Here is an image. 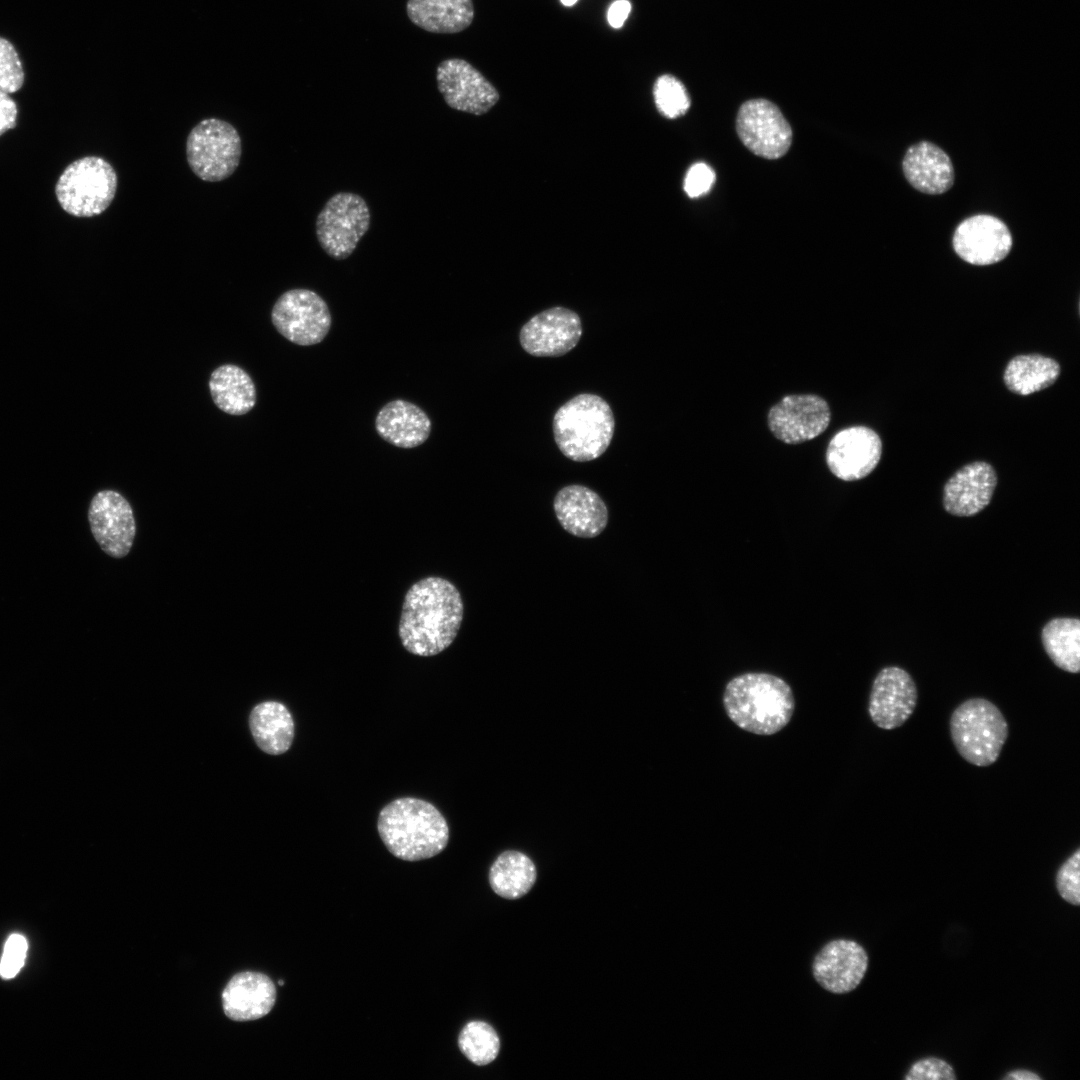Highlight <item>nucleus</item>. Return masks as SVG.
Returning a JSON list of instances; mask_svg holds the SVG:
<instances>
[{
    "label": "nucleus",
    "mask_w": 1080,
    "mask_h": 1080,
    "mask_svg": "<svg viewBox=\"0 0 1080 1080\" xmlns=\"http://www.w3.org/2000/svg\"><path fill=\"white\" fill-rule=\"evenodd\" d=\"M458 589L441 577H426L407 591L399 621L403 647L418 656H433L448 648L463 620Z\"/></svg>",
    "instance_id": "f257e3e1"
},
{
    "label": "nucleus",
    "mask_w": 1080,
    "mask_h": 1080,
    "mask_svg": "<svg viewBox=\"0 0 1080 1080\" xmlns=\"http://www.w3.org/2000/svg\"><path fill=\"white\" fill-rule=\"evenodd\" d=\"M377 828L390 853L405 861L431 858L444 850L449 839V827L440 811L414 797L388 803L379 813Z\"/></svg>",
    "instance_id": "f03ea898"
},
{
    "label": "nucleus",
    "mask_w": 1080,
    "mask_h": 1080,
    "mask_svg": "<svg viewBox=\"0 0 1080 1080\" xmlns=\"http://www.w3.org/2000/svg\"><path fill=\"white\" fill-rule=\"evenodd\" d=\"M728 717L741 729L772 735L784 728L794 711L790 686L768 673H745L728 682L723 694Z\"/></svg>",
    "instance_id": "7ed1b4c3"
},
{
    "label": "nucleus",
    "mask_w": 1080,
    "mask_h": 1080,
    "mask_svg": "<svg viewBox=\"0 0 1080 1080\" xmlns=\"http://www.w3.org/2000/svg\"><path fill=\"white\" fill-rule=\"evenodd\" d=\"M614 430L609 404L591 393L574 396L553 417V435L559 450L576 462L600 457L609 447Z\"/></svg>",
    "instance_id": "20e7f679"
},
{
    "label": "nucleus",
    "mask_w": 1080,
    "mask_h": 1080,
    "mask_svg": "<svg viewBox=\"0 0 1080 1080\" xmlns=\"http://www.w3.org/2000/svg\"><path fill=\"white\" fill-rule=\"evenodd\" d=\"M950 735L959 755L968 763L986 767L997 761L1008 737V723L991 701L974 697L951 714Z\"/></svg>",
    "instance_id": "39448f33"
},
{
    "label": "nucleus",
    "mask_w": 1080,
    "mask_h": 1080,
    "mask_svg": "<svg viewBox=\"0 0 1080 1080\" xmlns=\"http://www.w3.org/2000/svg\"><path fill=\"white\" fill-rule=\"evenodd\" d=\"M117 174L101 157L87 156L71 163L59 177L56 196L60 206L76 217H93L112 203Z\"/></svg>",
    "instance_id": "423d86ee"
},
{
    "label": "nucleus",
    "mask_w": 1080,
    "mask_h": 1080,
    "mask_svg": "<svg viewBox=\"0 0 1080 1080\" xmlns=\"http://www.w3.org/2000/svg\"><path fill=\"white\" fill-rule=\"evenodd\" d=\"M241 138L229 122L207 118L188 134L186 157L192 172L201 180L222 181L237 169L241 158Z\"/></svg>",
    "instance_id": "0eeeda50"
},
{
    "label": "nucleus",
    "mask_w": 1080,
    "mask_h": 1080,
    "mask_svg": "<svg viewBox=\"0 0 1080 1080\" xmlns=\"http://www.w3.org/2000/svg\"><path fill=\"white\" fill-rule=\"evenodd\" d=\"M370 211L358 194L340 192L323 206L316 219V236L322 249L332 258L350 256L368 231Z\"/></svg>",
    "instance_id": "6e6552de"
},
{
    "label": "nucleus",
    "mask_w": 1080,
    "mask_h": 1080,
    "mask_svg": "<svg viewBox=\"0 0 1080 1080\" xmlns=\"http://www.w3.org/2000/svg\"><path fill=\"white\" fill-rule=\"evenodd\" d=\"M271 320L278 333L300 346L322 342L332 324L325 300L305 288H295L281 294L272 307Z\"/></svg>",
    "instance_id": "1a4fd4ad"
},
{
    "label": "nucleus",
    "mask_w": 1080,
    "mask_h": 1080,
    "mask_svg": "<svg viewBox=\"0 0 1080 1080\" xmlns=\"http://www.w3.org/2000/svg\"><path fill=\"white\" fill-rule=\"evenodd\" d=\"M736 131L748 150L765 159L783 157L792 144L790 124L774 103L762 98L740 106Z\"/></svg>",
    "instance_id": "9d476101"
},
{
    "label": "nucleus",
    "mask_w": 1080,
    "mask_h": 1080,
    "mask_svg": "<svg viewBox=\"0 0 1080 1080\" xmlns=\"http://www.w3.org/2000/svg\"><path fill=\"white\" fill-rule=\"evenodd\" d=\"M436 79L445 102L455 110L483 115L500 98L494 85L463 59L442 61L437 67Z\"/></svg>",
    "instance_id": "9b49d317"
},
{
    "label": "nucleus",
    "mask_w": 1080,
    "mask_h": 1080,
    "mask_svg": "<svg viewBox=\"0 0 1080 1080\" xmlns=\"http://www.w3.org/2000/svg\"><path fill=\"white\" fill-rule=\"evenodd\" d=\"M831 418L828 403L814 394L788 395L768 413L773 435L786 444H799L823 433Z\"/></svg>",
    "instance_id": "f8f14e48"
},
{
    "label": "nucleus",
    "mask_w": 1080,
    "mask_h": 1080,
    "mask_svg": "<svg viewBox=\"0 0 1080 1080\" xmlns=\"http://www.w3.org/2000/svg\"><path fill=\"white\" fill-rule=\"evenodd\" d=\"M582 335L579 315L564 307H552L530 318L521 328L522 348L536 357H559L571 351Z\"/></svg>",
    "instance_id": "ddd939ff"
},
{
    "label": "nucleus",
    "mask_w": 1080,
    "mask_h": 1080,
    "mask_svg": "<svg viewBox=\"0 0 1080 1080\" xmlns=\"http://www.w3.org/2000/svg\"><path fill=\"white\" fill-rule=\"evenodd\" d=\"M918 693L911 675L897 666L881 669L876 675L868 703L873 723L881 729L902 726L913 714Z\"/></svg>",
    "instance_id": "4468645a"
},
{
    "label": "nucleus",
    "mask_w": 1080,
    "mask_h": 1080,
    "mask_svg": "<svg viewBox=\"0 0 1080 1080\" xmlns=\"http://www.w3.org/2000/svg\"><path fill=\"white\" fill-rule=\"evenodd\" d=\"M91 532L108 555L126 556L133 544L135 521L128 501L118 492L103 490L92 499L88 511Z\"/></svg>",
    "instance_id": "2eb2a0df"
},
{
    "label": "nucleus",
    "mask_w": 1080,
    "mask_h": 1080,
    "mask_svg": "<svg viewBox=\"0 0 1080 1080\" xmlns=\"http://www.w3.org/2000/svg\"><path fill=\"white\" fill-rule=\"evenodd\" d=\"M882 454L879 435L866 426H852L837 432L826 450V463L832 474L844 481L868 476Z\"/></svg>",
    "instance_id": "dca6fc26"
},
{
    "label": "nucleus",
    "mask_w": 1080,
    "mask_h": 1080,
    "mask_svg": "<svg viewBox=\"0 0 1080 1080\" xmlns=\"http://www.w3.org/2000/svg\"><path fill=\"white\" fill-rule=\"evenodd\" d=\"M953 248L972 265H990L1003 260L1012 247L1006 224L992 215L979 214L963 220L955 229Z\"/></svg>",
    "instance_id": "f3484780"
},
{
    "label": "nucleus",
    "mask_w": 1080,
    "mask_h": 1080,
    "mask_svg": "<svg viewBox=\"0 0 1080 1080\" xmlns=\"http://www.w3.org/2000/svg\"><path fill=\"white\" fill-rule=\"evenodd\" d=\"M868 967V955L858 943L838 939L826 944L816 955L812 971L825 990L836 994L855 989Z\"/></svg>",
    "instance_id": "a211bd4d"
},
{
    "label": "nucleus",
    "mask_w": 1080,
    "mask_h": 1080,
    "mask_svg": "<svg viewBox=\"0 0 1080 1080\" xmlns=\"http://www.w3.org/2000/svg\"><path fill=\"white\" fill-rule=\"evenodd\" d=\"M997 485L993 466L975 461L957 470L943 489V506L954 516L969 517L978 514L990 503Z\"/></svg>",
    "instance_id": "6ab92c4d"
},
{
    "label": "nucleus",
    "mask_w": 1080,
    "mask_h": 1080,
    "mask_svg": "<svg viewBox=\"0 0 1080 1080\" xmlns=\"http://www.w3.org/2000/svg\"><path fill=\"white\" fill-rule=\"evenodd\" d=\"M555 516L562 528L579 538H594L608 524V508L594 490L578 484L561 488L553 501Z\"/></svg>",
    "instance_id": "aec40b11"
},
{
    "label": "nucleus",
    "mask_w": 1080,
    "mask_h": 1080,
    "mask_svg": "<svg viewBox=\"0 0 1080 1080\" xmlns=\"http://www.w3.org/2000/svg\"><path fill=\"white\" fill-rule=\"evenodd\" d=\"M276 1000V987L265 974L245 971L234 975L222 992L226 1016L234 1021H252L267 1015Z\"/></svg>",
    "instance_id": "412c9836"
},
{
    "label": "nucleus",
    "mask_w": 1080,
    "mask_h": 1080,
    "mask_svg": "<svg viewBox=\"0 0 1080 1080\" xmlns=\"http://www.w3.org/2000/svg\"><path fill=\"white\" fill-rule=\"evenodd\" d=\"M902 167L910 185L925 194L945 193L954 183L950 157L931 142L921 141L911 145L905 153Z\"/></svg>",
    "instance_id": "4be33fe9"
},
{
    "label": "nucleus",
    "mask_w": 1080,
    "mask_h": 1080,
    "mask_svg": "<svg viewBox=\"0 0 1080 1080\" xmlns=\"http://www.w3.org/2000/svg\"><path fill=\"white\" fill-rule=\"evenodd\" d=\"M377 434L389 444L403 449L415 448L429 438L432 423L416 404L396 399L386 403L375 417Z\"/></svg>",
    "instance_id": "5701e85b"
},
{
    "label": "nucleus",
    "mask_w": 1080,
    "mask_h": 1080,
    "mask_svg": "<svg viewBox=\"0 0 1080 1080\" xmlns=\"http://www.w3.org/2000/svg\"><path fill=\"white\" fill-rule=\"evenodd\" d=\"M406 10L416 26L433 33L461 32L474 18L472 0H408Z\"/></svg>",
    "instance_id": "b1692460"
},
{
    "label": "nucleus",
    "mask_w": 1080,
    "mask_h": 1080,
    "mask_svg": "<svg viewBox=\"0 0 1080 1080\" xmlns=\"http://www.w3.org/2000/svg\"><path fill=\"white\" fill-rule=\"evenodd\" d=\"M250 729L258 747L265 753H285L293 742L294 721L287 707L276 701L256 705L249 717Z\"/></svg>",
    "instance_id": "393cba45"
},
{
    "label": "nucleus",
    "mask_w": 1080,
    "mask_h": 1080,
    "mask_svg": "<svg viewBox=\"0 0 1080 1080\" xmlns=\"http://www.w3.org/2000/svg\"><path fill=\"white\" fill-rule=\"evenodd\" d=\"M214 404L230 415L248 413L256 404V388L250 375L234 364L214 369L209 379Z\"/></svg>",
    "instance_id": "a878e982"
},
{
    "label": "nucleus",
    "mask_w": 1080,
    "mask_h": 1080,
    "mask_svg": "<svg viewBox=\"0 0 1080 1080\" xmlns=\"http://www.w3.org/2000/svg\"><path fill=\"white\" fill-rule=\"evenodd\" d=\"M1061 372L1059 363L1040 354L1013 357L1003 373L1005 386L1011 392L1027 396L1054 384Z\"/></svg>",
    "instance_id": "bb28decb"
},
{
    "label": "nucleus",
    "mask_w": 1080,
    "mask_h": 1080,
    "mask_svg": "<svg viewBox=\"0 0 1080 1080\" xmlns=\"http://www.w3.org/2000/svg\"><path fill=\"white\" fill-rule=\"evenodd\" d=\"M536 877L534 862L526 854L515 850L501 853L489 871L491 888L506 899H518L527 894Z\"/></svg>",
    "instance_id": "cd10ccee"
},
{
    "label": "nucleus",
    "mask_w": 1080,
    "mask_h": 1080,
    "mask_svg": "<svg viewBox=\"0 0 1080 1080\" xmlns=\"http://www.w3.org/2000/svg\"><path fill=\"white\" fill-rule=\"evenodd\" d=\"M1042 644L1052 662L1069 673L1080 670V621L1077 618H1054L1041 632Z\"/></svg>",
    "instance_id": "c85d7f7f"
},
{
    "label": "nucleus",
    "mask_w": 1080,
    "mask_h": 1080,
    "mask_svg": "<svg viewBox=\"0 0 1080 1080\" xmlns=\"http://www.w3.org/2000/svg\"><path fill=\"white\" fill-rule=\"evenodd\" d=\"M458 1046L468 1060L483 1066L497 1057L500 1040L491 1025L483 1021H472L461 1030Z\"/></svg>",
    "instance_id": "c756f323"
},
{
    "label": "nucleus",
    "mask_w": 1080,
    "mask_h": 1080,
    "mask_svg": "<svg viewBox=\"0 0 1080 1080\" xmlns=\"http://www.w3.org/2000/svg\"><path fill=\"white\" fill-rule=\"evenodd\" d=\"M653 97L658 111L669 119L684 115L690 97L684 84L671 74L660 75L654 82Z\"/></svg>",
    "instance_id": "7c9ffc66"
},
{
    "label": "nucleus",
    "mask_w": 1080,
    "mask_h": 1080,
    "mask_svg": "<svg viewBox=\"0 0 1080 1080\" xmlns=\"http://www.w3.org/2000/svg\"><path fill=\"white\" fill-rule=\"evenodd\" d=\"M24 71L14 46L0 37V92L12 94L23 85Z\"/></svg>",
    "instance_id": "2f4dec72"
},
{
    "label": "nucleus",
    "mask_w": 1080,
    "mask_h": 1080,
    "mask_svg": "<svg viewBox=\"0 0 1080 1080\" xmlns=\"http://www.w3.org/2000/svg\"><path fill=\"white\" fill-rule=\"evenodd\" d=\"M1080 849L1067 858L1056 874V887L1060 896L1068 903L1080 904Z\"/></svg>",
    "instance_id": "473e14b6"
},
{
    "label": "nucleus",
    "mask_w": 1080,
    "mask_h": 1080,
    "mask_svg": "<svg viewBox=\"0 0 1080 1080\" xmlns=\"http://www.w3.org/2000/svg\"><path fill=\"white\" fill-rule=\"evenodd\" d=\"M27 941L20 934H12L7 939L0 960V975L4 979H10L17 975L27 953Z\"/></svg>",
    "instance_id": "72a5a7b5"
},
{
    "label": "nucleus",
    "mask_w": 1080,
    "mask_h": 1080,
    "mask_svg": "<svg viewBox=\"0 0 1080 1080\" xmlns=\"http://www.w3.org/2000/svg\"><path fill=\"white\" fill-rule=\"evenodd\" d=\"M906 1080H955L954 1069L946 1061L928 1057L916 1061L909 1069Z\"/></svg>",
    "instance_id": "f704fd0d"
},
{
    "label": "nucleus",
    "mask_w": 1080,
    "mask_h": 1080,
    "mask_svg": "<svg viewBox=\"0 0 1080 1080\" xmlns=\"http://www.w3.org/2000/svg\"><path fill=\"white\" fill-rule=\"evenodd\" d=\"M715 182V173L707 164L699 162L690 167L684 180V190L691 197L707 193Z\"/></svg>",
    "instance_id": "c9c22d12"
},
{
    "label": "nucleus",
    "mask_w": 1080,
    "mask_h": 1080,
    "mask_svg": "<svg viewBox=\"0 0 1080 1080\" xmlns=\"http://www.w3.org/2000/svg\"><path fill=\"white\" fill-rule=\"evenodd\" d=\"M17 105L9 94L0 92V135L16 125Z\"/></svg>",
    "instance_id": "e433bc0d"
},
{
    "label": "nucleus",
    "mask_w": 1080,
    "mask_h": 1080,
    "mask_svg": "<svg viewBox=\"0 0 1080 1080\" xmlns=\"http://www.w3.org/2000/svg\"><path fill=\"white\" fill-rule=\"evenodd\" d=\"M631 11V3L628 0H615L607 11V20L611 27L621 28Z\"/></svg>",
    "instance_id": "4c0bfd02"
},
{
    "label": "nucleus",
    "mask_w": 1080,
    "mask_h": 1080,
    "mask_svg": "<svg viewBox=\"0 0 1080 1080\" xmlns=\"http://www.w3.org/2000/svg\"><path fill=\"white\" fill-rule=\"evenodd\" d=\"M1005 1080H1039L1041 1077L1029 1070H1014L1006 1074Z\"/></svg>",
    "instance_id": "58836bf2"
},
{
    "label": "nucleus",
    "mask_w": 1080,
    "mask_h": 1080,
    "mask_svg": "<svg viewBox=\"0 0 1080 1080\" xmlns=\"http://www.w3.org/2000/svg\"><path fill=\"white\" fill-rule=\"evenodd\" d=\"M560 1L564 6L570 7V6H573L578 0H560Z\"/></svg>",
    "instance_id": "ea45409f"
}]
</instances>
